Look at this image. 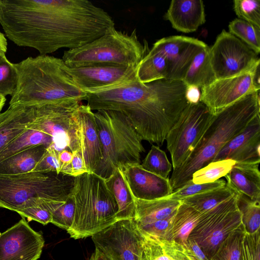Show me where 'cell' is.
<instances>
[{
  "mask_svg": "<svg viewBox=\"0 0 260 260\" xmlns=\"http://www.w3.org/2000/svg\"><path fill=\"white\" fill-rule=\"evenodd\" d=\"M182 81L162 79L142 83L137 79L120 86L87 93L93 110L124 114L142 140L163 145L166 136L188 104Z\"/></svg>",
  "mask_w": 260,
  "mask_h": 260,
  "instance_id": "6da1fadb",
  "label": "cell"
},
{
  "mask_svg": "<svg viewBox=\"0 0 260 260\" xmlns=\"http://www.w3.org/2000/svg\"><path fill=\"white\" fill-rule=\"evenodd\" d=\"M114 27L108 13L87 0H33L23 18L25 34L40 55L80 47Z\"/></svg>",
  "mask_w": 260,
  "mask_h": 260,
  "instance_id": "7a4b0ae2",
  "label": "cell"
},
{
  "mask_svg": "<svg viewBox=\"0 0 260 260\" xmlns=\"http://www.w3.org/2000/svg\"><path fill=\"white\" fill-rule=\"evenodd\" d=\"M17 82L9 107L68 101L81 102L87 93L75 82L62 59L47 55L28 57L14 63Z\"/></svg>",
  "mask_w": 260,
  "mask_h": 260,
  "instance_id": "3957f363",
  "label": "cell"
},
{
  "mask_svg": "<svg viewBox=\"0 0 260 260\" xmlns=\"http://www.w3.org/2000/svg\"><path fill=\"white\" fill-rule=\"evenodd\" d=\"M260 114L259 90L248 94L213 115L189 157L173 170L170 182L173 191L191 180L193 173L213 161L222 148Z\"/></svg>",
  "mask_w": 260,
  "mask_h": 260,
  "instance_id": "277c9868",
  "label": "cell"
},
{
  "mask_svg": "<svg viewBox=\"0 0 260 260\" xmlns=\"http://www.w3.org/2000/svg\"><path fill=\"white\" fill-rule=\"evenodd\" d=\"M75 201L71 238L83 239L99 233L117 221L116 200L104 179L94 173L75 177L72 192Z\"/></svg>",
  "mask_w": 260,
  "mask_h": 260,
  "instance_id": "5b68a950",
  "label": "cell"
},
{
  "mask_svg": "<svg viewBox=\"0 0 260 260\" xmlns=\"http://www.w3.org/2000/svg\"><path fill=\"white\" fill-rule=\"evenodd\" d=\"M75 177L53 172L0 175V207L15 212L52 202H65Z\"/></svg>",
  "mask_w": 260,
  "mask_h": 260,
  "instance_id": "8992f818",
  "label": "cell"
},
{
  "mask_svg": "<svg viewBox=\"0 0 260 260\" xmlns=\"http://www.w3.org/2000/svg\"><path fill=\"white\" fill-rule=\"evenodd\" d=\"M94 114L102 158L93 173L106 180L122 166L140 164L141 154L145 150L126 117L113 110H98Z\"/></svg>",
  "mask_w": 260,
  "mask_h": 260,
  "instance_id": "52a82bcc",
  "label": "cell"
},
{
  "mask_svg": "<svg viewBox=\"0 0 260 260\" xmlns=\"http://www.w3.org/2000/svg\"><path fill=\"white\" fill-rule=\"evenodd\" d=\"M146 51L136 29L128 34L114 27L84 46L65 51L62 59L70 68L100 64L137 67Z\"/></svg>",
  "mask_w": 260,
  "mask_h": 260,
  "instance_id": "ba28073f",
  "label": "cell"
},
{
  "mask_svg": "<svg viewBox=\"0 0 260 260\" xmlns=\"http://www.w3.org/2000/svg\"><path fill=\"white\" fill-rule=\"evenodd\" d=\"M80 103L68 101L29 105L33 120L29 126L50 136L52 141L48 148L58 153L66 149L82 152L81 127L77 114Z\"/></svg>",
  "mask_w": 260,
  "mask_h": 260,
  "instance_id": "9c48e42d",
  "label": "cell"
},
{
  "mask_svg": "<svg viewBox=\"0 0 260 260\" xmlns=\"http://www.w3.org/2000/svg\"><path fill=\"white\" fill-rule=\"evenodd\" d=\"M202 103L188 104L168 132L166 141L173 170L189 157L210 124L213 117Z\"/></svg>",
  "mask_w": 260,
  "mask_h": 260,
  "instance_id": "30bf717a",
  "label": "cell"
},
{
  "mask_svg": "<svg viewBox=\"0 0 260 260\" xmlns=\"http://www.w3.org/2000/svg\"><path fill=\"white\" fill-rule=\"evenodd\" d=\"M237 192L214 208L202 213L188 238L194 240L208 258L211 259L229 235L242 224L237 205Z\"/></svg>",
  "mask_w": 260,
  "mask_h": 260,
  "instance_id": "8fae6325",
  "label": "cell"
},
{
  "mask_svg": "<svg viewBox=\"0 0 260 260\" xmlns=\"http://www.w3.org/2000/svg\"><path fill=\"white\" fill-rule=\"evenodd\" d=\"M210 54L216 79L240 75L252 70L260 63L257 54L224 29L210 47Z\"/></svg>",
  "mask_w": 260,
  "mask_h": 260,
  "instance_id": "7c38bea8",
  "label": "cell"
},
{
  "mask_svg": "<svg viewBox=\"0 0 260 260\" xmlns=\"http://www.w3.org/2000/svg\"><path fill=\"white\" fill-rule=\"evenodd\" d=\"M97 248L110 260H141L144 237L133 219L118 220L91 236Z\"/></svg>",
  "mask_w": 260,
  "mask_h": 260,
  "instance_id": "4fadbf2b",
  "label": "cell"
},
{
  "mask_svg": "<svg viewBox=\"0 0 260 260\" xmlns=\"http://www.w3.org/2000/svg\"><path fill=\"white\" fill-rule=\"evenodd\" d=\"M258 65L240 75L216 79L201 88L200 102L214 115L244 96L259 91L253 82L254 73Z\"/></svg>",
  "mask_w": 260,
  "mask_h": 260,
  "instance_id": "5bb4252c",
  "label": "cell"
},
{
  "mask_svg": "<svg viewBox=\"0 0 260 260\" xmlns=\"http://www.w3.org/2000/svg\"><path fill=\"white\" fill-rule=\"evenodd\" d=\"M45 240L24 218L0 234V260H37Z\"/></svg>",
  "mask_w": 260,
  "mask_h": 260,
  "instance_id": "9a60e30c",
  "label": "cell"
},
{
  "mask_svg": "<svg viewBox=\"0 0 260 260\" xmlns=\"http://www.w3.org/2000/svg\"><path fill=\"white\" fill-rule=\"evenodd\" d=\"M137 67L100 64L70 68L78 86L86 93L113 88L134 81Z\"/></svg>",
  "mask_w": 260,
  "mask_h": 260,
  "instance_id": "2e32d148",
  "label": "cell"
},
{
  "mask_svg": "<svg viewBox=\"0 0 260 260\" xmlns=\"http://www.w3.org/2000/svg\"><path fill=\"white\" fill-rule=\"evenodd\" d=\"M206 45L197 39L173 36L158 40L152 49L161 53L167 61V80L182 81L194 56Z\"/></svg>",
  "mask_w": 260,
  "mask_h": 260,
  "instance_id": "e0dca14e",
  "label": "cell"
},
{
  "mask_svg": "<svg viewBox=\"0 0 260 260\" xmlns=\"http://www.w3.org/2000/svg\"><path fill=\"white\" fill-rule=\"evenodd\" d=\"M228 159L236 163L259 164L260 114L222 148L213 161Z\"/></svg>",
  "mask_w": 260,
  "mask_h": 260,
  "instance_id": "ac0fdd59",
  "label": "cell"
},
{
  "mask_svg": "<svg viewBox=\"0 0 260 260\" xmlns=\"http://www.w3.org/2000/svg\"><path fill=\"white\" fill-rule=\"evenodd\" d=\"M134 198L153 200L166 197L173 192L169 178H164L142 168L140 164L119 168Z\"/></svg>",
  "mask_w": 260,
  "mask_h": 260,
  "instance_id": "d6986e66",
  "label": "cell"
},
{
  "mask_svg": "<svg viewBox=\"0 0 260 260\" xmlns=\"http://www.w3.org/2000/svg\"><path fill=\"white\" fill-rule=\"evenodd\" d=\"M77 114L81 127L82 157L88 173H93L102 158V149L94 112L80 104Z\"/></svg>",
  "mask_w": 260,
  "mask_h": 260,
  "instance_id": "ffe728a7",
  "label": "cell"
},
{
  "mask_svg": "<svg viewBox=\"0 0 260 260\" xmlns=\"http://www.w3.org/2000/svg\"><path fill=\"white\" fill-rule=\"evenodd\" d=\"M165 17L177 31H196L206 21L205 6L201 0H173Z\"/></svg>",
  "mask_w": 260,
  "mask_h": 260,
  "instance_id": "44dd1931",
  "label": "cell"
},
{
  "mask_svg": "<svg viewBox=\"0 0 260 260\" xmlns=\"http://www.w3.org/2000/svg\"><path fill=\"white\" fill-rule=\"evenodd\" d=\"M33 120L31 106H15L0 113V151L22 134Z\"/></svg>",
  "mask_w": 260,
  "mask_h": 260,
  "instance_id": "7402d4cb",
  "label": "cell"
},
{
  "mask_svg": "<svg viewBox=\"0 0 260 260\" xmlns=\"http://www.w3.org/2000/svg\"><path fill=\"white\" fill-rule=\"evenodd\" d=\"M259 164L236 163L224 177L226 183L236 192L260 201Z\"/></svg>",
  "mask_w": 260,
  "mask_h": 260,
  "instance_id": "603a6c76",
  "label": "cell"
},
{
  "mask_svg": "<svg viewBox=\"0 0 260 260\" xmlns=\"http://www.w3.org/2000/svg\"><path fill=\"white\" fill-rule=\"evenodd\" d=\"M134 198L135 213L133 220L138 228L166 218L174 213L181 204V201L168 197L153 200Z\"/></svg>",
  "mask_w": 260,
  "mask_h": 260,
  "instance_id": "cb8c5ba5",
  "label": "cell"
},
{
  "mask_svg": "<svg viewBox=\"0 0 260 260\" xmlns=\"http://www.w3.org/2000/svg\"><path fill=\"white\" fill-rule=\"evenodd\" d=\"M47 147L39 145L28 148L0 162V175L32 172Z\"/></svg>",
  "mask_w": 260,
  "mask_h": 260,
  "instance_id": "d4e9b609",
  "label": "cell"
},
{
  "mask_svg": "<svg viewBox=\"0 0 260 260\" xmlns=\"http://www.w3.org/2000/svg\"><path fill=\"white\" fill-rule=\"evenodd\" d=\"M105 181L118 206L117 220L133 219L135 213L134 198L120 169L118 168L116 170L113 174Z\"/></svg>",
  "mask_w": 260,
  "mask_h": 260,
  "instance_id": "484cf974",
  "label": "cell"
},
{
  "mask_svg": "<svg viewBox=\"0 0 260 260\" xmlns=\"http://www.w3.org/2000/svg\"><path fill=\"white\" fill-rule=\"evenodd\" d=\"M216 79L211 62L210 47L207 45L194 56L182 81L186 86H195L201 89Z\"/></svg>",
  "mask_w": 260,
  "mask_h": 260,
  "instance_id": "4316f807",
  "label": "cell"
},
{
  "mask_svg": "<svg viewBox=\"0 0 260 260\" xmlns=\"http://www.w3.org/2000/svg\"><path fill=\"white\" fill-rule=\"evenodd\" d=\"M201 214L202 213L181 203L172 223L170 241L185 247L188 237L197 225Z\"/></svg>",
  "mask_w": 260,
  "mask_h": 260,
  "instance_id": "83f0119b",
  "label": "cell"
},
{
  "mask_svg": "<svg viewBox=\"0 0 260 260\" xmlns=\"http://www.w3.org/2000/svg\"><path fill=\"white\" fill-rule=\"evenodd\" d=\"M168 64L164 56L151 48L140 61L136 68L137 79L142 83H148L166 79Z\"/></svg>",
  "mask_w": 260,
  "mask_h": 260,
  "instance_id": "f1b7e54d",
  "label": "cell"
},
{
  "mask_svg": "<svg viewBox=\"0 0 260 260\" xmlns=\"http://www.w3.org/2000/svg\"><path fill=\"white\" fill-rule=\"evenodd\" d=\"M52 141L50 136L28 125L24 133L0 151V162L31 147L43 145L48 148Z\"/></svg>",
  "mask_w": 260,
  "mask_h": 260,
  "instance_id": "f546056e",
  "label": "cell"
},
{
  "mask_svg": "<svg viewBox=\"0 0 260 260\" xmlns=\"http://www.w3.org/2000/svg\"><path fill=\"white\" fill-rule=\"evenodd\" d=\"M236 193L226 183L224 186L190 196L180 201L182 203L203 213L229 200Z\"/></svg>",
  "mask_w": 260,
  "mask_h": 260,
  "instance_id": "4dcf8cb0",
  "label": "cell"
},
{
  "mask_svg": "<svg viewBox=\"0 0 260 260\" xmlns=\"http://www.w3.org/2000/svg\"><path fill=\"white\" fill-rule=\"evenodd\" d=\"M237 205L241 214L242 224L245 232L251 234L259 230L260 201L237 193Z\"/></svg>",
  "mask_w": 260,
  "mask_h": 260,
  "instance_id": "1f68e13d",
  "label": "cell"
},
{
  "mask_svg": "<svg viewBox=\"0 0 260 260\" xmlns=\"http://www.w3.org/2000/svg\"><path fill=\"white\" fill-rule=\"evenodd\" d=\"M229 32L248 46L256 54L260 52V27L239 18L229 25Z\"/></svg>",
  "mask_w": 260,
  "mask_h": 260,
  "instance_id": "d6a6232c",
  "label": "cell"
},
{
  "mask_svg": "<svg viewBox=\"0 0 260 260\" xmlns=\"http://www.w3.org/2000/svg\"><path fill=\"white\" fill-rule=\"evenodd\" d=\"M141 260H175V242L144 236Z\"/></svg>",
  "mask_w": 260,
  "mask_h": 260,
  "instance_id": "836d02e7",
  "label": "cell"
},
{
  "mask_svg": "<svg viewBox=\"0 0 260 260\" xmlns=\"http://www.w3.org/2000/svg\"><path fill=\"white\" fill-rule=\"evenodd\" d=\"M236 164L229 159L213 161L194 172L191 180L196 184L214 182L226 175Z\"/></svg>",
  "mask_w": 260,
  "mask_h": 260,
  "instance_id": "e575fe53",
  "label": "cell"
},
{
  "mask_svg": "<svg viewBox=\"0 0 260 260\" xmlns=\"http://www.w3.org/2000/svg\"><path fill=\"white\" fill-rule=\"evenodd\" d=\"M245 232L241 224L221 243L211 260H240L241 242Z\"/></svg>",
  "mask_w": 260,
  "mask_h": 260,
  "instance_id": "d590c367",
  "label": "cell"
},
{
  "mask_svg": "<svg viewBox=\"0 0 260 260\" xmlns=\"http://www.w3.org/2000/svg\"><path fill=\"white\" fill-rule=\"evenodd\" d=\"M146 171L164 178H168L172 165L164 151L159 146L152 145L141 164Z\"/></svg>",
  "mask_w": 260,
  "mask_h": 260,
  "instance_id": "8d00e7d4",
  "label": "cell"
},
{
  "mask_svg": "<svg viewBox=\"0 0 260 260\" xmlns=\"http://www.w3.org/2000/svg\"><path fill=\"white\" fill-rule=\"evenodd\" d=\"M53 206L51 210V223L67 231L73 223L75 212V201L72 193L66 202L57 203Z\"/></svg>",
  "mask_w": 260,
  "mask_h": 260,
  "instance_id": "74e56055",
  "label": "cell"
},
{
  "mask_svg": "<svg viewBox=\"0 0 260 260\" xmlns=\"http://www.w3.org/2000/svg\"><path fill=\"white\" fill-rule=\"evenodd\" d=\"M17 76L14 63L6 55L0 57V96L12 95L17 85Z\"/></svg>",
  "mask_w": 260,
  "mask_h": 260,
  "instance_id": "f35d334b",
  "label": "cell"
},
{
  "mask_svg": "<svg viewBox=\"0 0 260 260\" xmlns=\"http://www.w3.org/2000/svg\"><path fill=\"white\" fill-rule=\"evenodd\" d=\"M225 184L226 181L222 179H219L213 182L202 184L194 183L191 180L181 187L174 191L168 197L173 199L180 201L190 196L224 186Z\"/></svg>",
  "mask_w": 260,
  "mask_h": 260,
  "instance_id": "ab89813d",
  "label": "cell"
},
{
  "mask_svg": "<svg viewBox=\"0 0 260 260\" xmlns=\"http://www.w3.org/2000/svg\"><path fill=\"white\" fill-rule=\"evenodd\" d=\"M233 2L238 18L260 27L259 0H235Z\"/></svg>",
  "mask_w": 260,
  "mask_h": 260,
  "instance_id": "60d3db41",
  "label": "cell"
},
{
  "mask_svg": "<svg viewBox=\"0 0 260 260\" xmlns=\"http://www.w3.org/2000/svg\"><path fill=\"white\" fill-rule=\"evenodd\" d=\"M176 212L166 218L137 228L144 236L170 241L171 229Z\"/></svg>",
  "mask_w": 260,
  "mask_h": 260,
  "instance_id": "b9f144b4",
  "label": "cell"
},
{
  "mask_svg": "<svg viewBox=\"0 0 260 260\" xmlns=\"http://www.w3.org/2000/svg\"><path fill=\"white\" fill-rule=\"evenodd\" d=\"M240 260H260L259 230L251 234L245 232L241 242Z\"/></svg>",
  "mask_w": 260,
  "mask_h": 260,
  "instance_id": "7bdbcfd3",
  "label": "cell"
},
{
  "mask_svg": "<svg viewBox=\"0 0 260 260\" xmlns=\"http://www.w3.org/2000/svg\"><path fill=\"white\" fill-rule=\"evenodd\" d=\"M60 168L58 153L53 149L47 148L32 172H53L59 174Z\"/></svg>",
  "mask_w": 260,
  "mask_h": 260,
  "instance_id": "ee69618b",
  "label": "cell"
},
{
  "mask_svg": "<svg viewBox=\"0 0 260 260\" xmlns=\"http://www.w3.org/2000/svg\"><path fill=\"white\" fill-rule=\"evenodd\" d=\"M16 212L29 221L35 220L43 225L51 222L52 214L44 204L19 210Z\"/></svg>",
  "mask_w": 260,
  "mask_h": 260,
  "instance_id": "f6af8a7d",
  "label": "cell"
},
{
  "mask_svg": "<svg viewBox=\"0 0 260 260\" xmlns=\"http://www.w3.org/2000/svg\"><path fill=\"white\" fill-rule=\"evenodd\" d=\"M183 249L190 260H210L193 240L188 239L185 246L183 247Z\"/></svg>",
  "mask_w": 260,
  "mask_h": 260,
  "instance_id": "bcb514c9",
  "label": "cell"
},
{
  "mask_svg": "<svg viewBox=\"0 0 260 260\" xmlns=\"http://www.w3.org/2000/svg\"><path fill=\"white\" fill-rule=\"evenodd\" d=\"M71 167L72 176L74 177L88 172L81 151L77 150L73 152V158Z\"/></svg>",
  "mask_w": 260,
  "mask_h": 260,
  "instance_id": "7dc6e473",
  "label": "cell"
},
{
  "mask_svg": "<svg viewBox=\"0 0 260 260\" xmlns=\"http://www.w3.org/2000/svg\"><path fill=\"white\" fill-rule=\"evenodd\" d=\"M201 89L195 86H186L185 96L188 104H196L200 102Z\"/></svg>",
  "mask_w": 260,
  "mask_h": 260,
  "instance_id": "c3c4849f",
  "label": "cell"
},
{
  "mask_svg": "<svg viewBox=\"0 0 260 260\" xmlns=\"http://www.w3.org/2000/svg\"><path fill=\"white\" fill-rule=\"evenodd\" d=\"M73 158V152L70 150L66 149L58 153V159L61 167L71 164Z\"/></svg>",
  "mask_w": 260,
  "mask_h": 260,
  "instance_id": "681fc988",
  "label": "cell"
},
{
  "mask_svg": "<svg viewBox=\"0 0 260 260\" xmlns=\"http://www.w3.org/2000/svg\"><path fill=\"white\" fill-rule=\"evenodd\" d=\"M173 257L175 260H190L184 252L183 247L175 242Z\"/></svg>",
  "mask_w": 260,
  "mask_h": 260,
  "instance_id": "f907efd6",
  "label": "cell"
},
{
  "mask_svg": "<svg viewBox=\"0 0 260 260\" xmlns=\"http://www.w3.org/2000/svg\"><path fill=\"white\" fill-rule=\"evenodd\" d=\"M7 50V41L5 35L0 32V57L5 55Z\"/></svg>",
  "mask_w": 260,
  "mask_h": 260,
  "instance_id": "816d5d0a",
  "label": "cell"
},
{
  "mask_svg": "<svg viewBox=\"0 0 260 260\" xmlns=\"http://www.w3.org/2000/svg\"><path fill=\"white\" fill-rule=\"evenodd\" d=\"M89 260H110L106 255L95 248Z\"/></svg>",
  "mask_w": 260,
  "mask_h": 260,
  "instance_id": "f5cc1de1",
  "label": "cell"
},
{
  "mask_svg": "<svg viewBox=\"0 0 260 260\" xmlns=\"http://www.w3.org/2000/svg\"><path fill=\"white\" fill-rule=\"evenodd\" d=\"M6 99L5 97L0 96V111H1L5 104Z\"/></svg>",
  "mask_w": 260,
  "mask_h": 260,
  "instance_id": "db71d44e",
  "label": "cell"
},
{
  "mask_svg": "<svg viewBox=\"0 0 260 260\" xmlns=\"http://www.w3.org/2000/svg\"><path fill=\"white\" fill-rule=\"evenodd\" d=\"M1 111H0V112H1Z\"/></svg>",
  "mask_w": 260,
  "mask_h": 260,
  "instance_id": "11a10c76",
  "label": "cell"
}]
</instances>
